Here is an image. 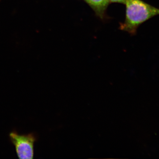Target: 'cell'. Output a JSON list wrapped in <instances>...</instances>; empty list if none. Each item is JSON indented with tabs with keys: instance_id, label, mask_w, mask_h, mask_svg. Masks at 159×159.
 <instances>
[{
	"instance_id": "6da1fadb",
	"label": "cell",
	"mask_w": 159,
	"mask_h": 159,
	"mask_svg": "<svg viewBox=\"0 0 159 159\" xmlns=\"http://www.w3.org/2000/svg\"><path fill=\"white\" fill-rule=\"evenodd\" d=\"M125 4L126 16L121 28L130 33H134L140 25L159 15V9L142 0H128Z\"/></svg>"
},
{
	"instance_id": "7a4b0ae2",
	"label": "cell",
	"mask_w": 159,
	"mask_h": 159,
	"mask_svg": "<svg viewBox=\"0 0 159 159\" xmlns=\"http://www.w3.org/2000/svg\"><path fill=\"white\" fill-rule=\"evenodd\" d=\"M9 139L15 147L19 158L33 159L34 156V145L37 137L33 133L27 134H20L16 131L11 132Z\"/></svg>"
},
{
	"instance_id": "3957f363",
	"label": "cell",
	"mask_w": 159,
	"mask_h": 159,
	"mask_svg": "<svg viewBox=\"0 0 159 159\" xmlns=\"http://www.w3.org/2000/svg\"><path fill=\"white\" fill-rule=\"evenodd\" d=\"M97 14L101 16L108 6L109 0H85Z\"/></svg>"
},
{
	"instance_id": "277c9868",
	"label": "cell",
	"mask_w": 159,
	"mask_h": 159,
	"mask_svg": "<svg viewBox=\"0 0 159 159\" xmlns=\"http://www.w3.org/2000/svg\"><path fill=\"white\" fill-rule=\"evenodd\" d=\"M109 2H117L124 3L125 4V3L127 2L128 0H109Z\"/></svg>"
}]
</instances>
